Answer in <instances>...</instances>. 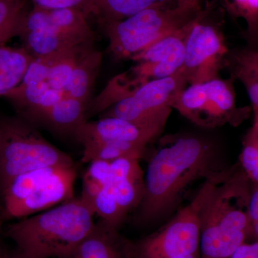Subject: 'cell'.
<instances>
[{"instance_id": "obj_1", "label": "cell", "mask_w": 258, "mask_h": 258, "mask_svg": "<svg viewBox=\"0 0 258 258\" xmlns=\"http://www.w3.org/2000/svg\"><path fill=\"white\" fill-rule=\"evenodd\" d=\"M166 138L148 164L136 217L141 225L169 216L195 181L217 177L227 170L220 167L215 150L204 139L192 136Z\"/></svg>"}, {"instance_id": "obj_2", "label": "cell", "mask_w": 258, "mask_h": 258, "mask_svg": "<svg viewBox=\"0 0 258 258\" xmlns=\"http://www.w3.org/2000/svg\"><path fill=\"white\" fill-rule=\"evenodd\" d=\"M92 205L81 197L3 227L1 235L28 258L66 257L95 225Z\"/></svg>"}, {"instance_id": "obj_3", "label": "cell", "mask_w": 258, "mask_h": 258, "mask_svg": "<svg viewBox=\"0 0 258 258\" xmlns=\"http://www.w3.org/2000/svg\"><path fill=\"white\" fill-rule=\"evenodd\" d=\"M250 186L243 171L232 169L215 185L200 216V258H230L251 237Z\"/></svg>"}, {"instance_id": "obj_4", "label": "cell", "mask_w": 258, "mask_h": 258, "mask_svg": "<svg viewBox=\"0 0 258 258\" xmlns=\"http://www.w3.org/2000/svg\"><path fill=\"white\" fill-rule=\"evenodd\" d=\"M73 166L72 158L47 142L28 120L19 115L0 119V195L25 173Z\"/></svg>"}, {"instance_id": "obj_5", "label": "cell", "mask_w": 258, "mask_h": 258, "mask_svg": "<svg viewBox=\"0 0 258 258\" xmlns=\"http://www.w3.org/2000/svg\"><path fill=\"white\" fill-rule=\"evenodd\" d=\"M200 13L179 9L174 0H159L128 18L101 25L113 57L131 60L163 37L187 25Z\"/></svg>"}, {"instance_id": "obj_6", "label": "cell", "mask_w": 258, "mask_h": 258, "mask_svg": "<svg viewBox=\"0 0 258 258\" xmlns=\"http://www.w3.org/2000/svg\"><path fill=\"white\" fill-rule=\"evenodd\" d=\"M76 166L46 167L15 178L0 195L5 222L74 199Z\"/></svg>"}, {"instance_id": "obj_7", "label": "cell", "mask_w": 258, "mask_h": 258, "mask_svg": "<svg viewBox=\"0 0 258 258\" xmlns=\"http://www.w3.org/2000/svg\"><path fill=\"white\" fill-rule=\"evenodd\" d=\"M204 181L192 200L160 230L132 243V258H171L200 252V216L217 183L225 175Z\"/></svg>"}, {"instance_id": "obj_8", "label": "cell", "mask_w": 258, "mask_h": 258, "mask_svg": "<svg viewBox=\"0 0 258 258\" xmlns=\"http://www.w3.org/2000/svg\"><path fill=\"white\" fill-rule=\"evenodd\" d=\"M234 81L220 77L189 85L174 98L171 108L203 128L238 126L252 115V106H237Z\"/></svg>"}, {"instance_id": "obj_9", "label": "cell", "mask_w": 258, "mask_h": 258, "mask_svg": "<svg viewBox=\"0 0 258 258\" xmlns=\"http://www.w3.org/2000/svg\"><path fill=\"white\" fill-rule=\"evenodd\" d=\"M188 85L181 69L175 74L154 80L105 111L103 117H116L161 135L174 98Z\"/></svg>"}, {"instance_id": "obj_10", "label": "cell", "mask_w": 258, "mask_h": 258, "mask_svg": "<svg viewBox=\"0 0 258 258\" xmlns=\"http://www.w3.org/2000/svg\"><path fill=\"white\" fill-rule=\"evenodd\" d=\"M206 16V10H202L193 20L186 37L182 70L188 85L220 78L230 51L221 30L207 21Z\"/></svg>"}, {"instance_id": "obj_11", "label": "cell", "mask_w": 258, "mask_h": 258, "mask_svg": "<svg viewBox=\"0 0 258 258\" xmlns=\"http://www.w3.org/2000/svg\"><path fill=\"white\" fill-rule=\"evenodd\" d=\"M83 149L113 142L148 144L157 138V134L141 128L128 120L116 117H102L95 121L84 122L74 134Z\"/></svg>"}, {"instance_id": "obj_12", "label": "cell", "mask_w": 258, "mask_h": 258, "mask_svg": "<svg viewBox=\"0 0 258 258\" xmlns=\"http://www.w3.org/2000/svg\"><path fill=\"white\" fill-rule=\"evenodd\" d=\"M132 243L118 229L100 220L79 245L62 258H132Z\"/></svg>"}, {"instance_id": "obj_13", "label": "cell", "mask_w": 258, "mask_h": 258, "mask_svg": "<svg viewBox=\"0 0 258 258\" xmlns=\"http://www.w3.org/2000/svg\"><path fill=\"white\" fill-rule=\"evenodd\" d=\"M139 160L123 157L111 162V183L117 203L125 217L138 208L143 197L144 173Z\"/></svg>"}, {"instance_id": "obj_14", "label": "cell", "mask_w": 258, "mask_h": 258, "mask_svg": "<svg viewBox=\"0 0 258 258\" xmlns=\"http://www.w3.org/2000/svg\"><path fill=\"white\" fill-rule=\"evenodd\" d=\"M3 96L14 106L19 116L34 124L44 111L60 101L64 94L43 82L35 85L20 83Z\"/></svg>"}, {"instance_id": "obj_15", "label": "cell", "mask_w": 258, "mask_h": 258, "mask_svg": "<svg viewBox=\"0 0 258 258\" xmlns=\"http://www.w3.org/2000/svg\"><path fill=\"white\" fill-rule=\"evenodd\" d=\"M88 104L77 98L64 96L44 111L35 123H42L60 134L74 135L86 120Z\"/></svg>"}, {"instance_id": "obj_16", "label": "cell", "mask_w": 258, "mask_h": 258, "mask_svg": "<svg viewBox=\"0 0 258 258\" xmlns=\"http://www.w3.org/2000/svg\"><path fill=\"white\" fill-rule=\"evenodd\" d=\"M224 68L228 70L231 78L243 85L252 106L258 108V50L243 48L229 51Z\"/></svg>"}, {"instance_id": "obj_17", "label": "cell", "mask_w": 258, "mask_h": 258, "mask_svg": "<svg viewBox=\"0 0 258 258\" xmlns=\"http://www.w3.org/2000/svg\"><path fill=\"white\" fill-rule=\"evenodd\" d=\"M102 60V52L93 47L86 52L78 62L62 91L64 96L77 98L89 104Z\"/></svg>"}, {"instance_id": "obj_18", "label": "cell", "mask_w": 258, "mask_h": 258, "mask_svg": "<svg viewBox=\"0 0 258 258\" xmlns=\"http://www.w3.org/2000/svg\"><path fill=\"white\" fill-rule=\"evenodd\" d=\"M34 58L23 47L0 45V96L20 84Z\"/></svg>"}, {"instance_id": "obj_19", "label": "cell", "mask_w": 258, "mask_h": 258, "mask_svg": "<svg viewBox=\"0 0 258 258\" xmlns=\"http://www.w3.org/2000/svg\"><path fill=\"white\" fill-rule=\"evenodd\" d=\"M93 47V44H89L50 55V69L47 79L50 87L57 91H63L78 62Z\"/></svg>"}, {"instance_id": "obj_20", "label": "cell", "mask_w": 258, "mask_h": 258, "mask_svg": "<svg viewBox=\"0 0 258 258\" xmlns=\"http://www.w3.org/2000/svg\"><path fill=\"white\" fill-rule=\"evenodd\" d=\"M158 1L159 0H93L101 24L123 20Z\"/></svg>"}, {"instance_id": "obj_21", "label": "cell", "mask_w": 258, "mask_h": 258, "mask_svg": "<svg viewBox=\"0 0 258 258\" xmlns=\"http://www.w3.org/2000/svg\"><path fill=\"white\" fill-rule=\"evenodd\" d=\"M252 123L244 136L240 154L241 170L251 184L258 185V108L252 106Z\"/></svg>"}, {"instance_id": "obj_22", "label": "cell", "mask_w": 258, "mask_h": 258, "mask_svg": "<svg viewBox=\"0 0 258 258\" xmlns=\"http://www.w3.org/2000/svg\"><path fill=\"white\" fill-rule=\"evenodd\" d=\"M29 0H0V45L18 37Z\"/></svg>"}, {"instance_id": "obj_23", "label": "cell", "mask_w": 258, "mask_h": 258, "mask_svg": "<svg viewBox=\"0 0 258 258\" xmlns=\"http://www.w3.org/2000/svg\"><path fill=\"white\" fill-rule=\"evenodd\" d=\"M147 146L144 144L128 143V142H113L101 144L96 147L83 149L81 161L90 163L94 160L112 162L123 157L137 158L143 157Z\"/></svg>"}, {"instance_id": "obj_24", "label": "cell", "mask_w": 258, "mask_h": 258, "mask_svg": "<svg viewBox=\"0 0 258 258\" xmlns=\"http://www.w3.org/2000/svg\"><path fill=\"white\" fill-rule=\"evenodd\" d=\"M231 16L244 23L247 40L258 43V0H222Z\"/></svg>"}, {"instance_id": "obj_25", "label": "cell", "mask_w": 258, "mask_h": 258, "mask_svg": "<svg viewBox=\"0 0 258 258\" xmlns=\"http://www.w3.org/2000/svg\"><path fill=\"white\" fill-rule=\"evenodd\" d=\"M111 181V162L101 160L91 161L83 175V190L81 198L92 205L97 194L109 184Z\"/></svg>"}, {"instance_id": "obj_26", "label": "cell", "mask_w": 258, "mask_h": 258, "mask_svg": "<svg viewBox=\"0 0 258 258\" xmlns=\"http://www.w3.org/2000/svg\"><path fill=\"white\" fill-rule=\"evenodd\" d=\"M93 208L100 220L119 230L125 217L117 203L111 183L104 186L94 198Z\"/></svg>"}, {"instance_id": "obj_27", "label": "cell", "mask_w": 258, "mask_h": 258, "mask_svg": "<svg viewBox=\"0 0 258 258\" xmlns=\"http://www.w3.org/2000/svg\"><path fill=\"white\" fill-rule=\"evenodd\" d=\"M33 6L42 9L56 10L75 8L81 10L86 15L97 16V10L93 0H30Z\"/></svg>"}, {"instance_id": "obj_28", "label": "cell", "mask_w": 258, "mask_h": 258, "mask_svg": "<svg viewBox=\"0 0 258 258\" xmlns=\"http://www.w3.org/2000/svg\"><path fill=\"white\" fill-rule=\"evenodd\" d=\"M50 63V56L35 57L29 66L26 74L20 83L23 85H35L47 82Z\"/></svg>"}, {"instance_id": "obj_29", "label": "cell", "mask_w": 258, "mask_h": 258, "mask_svg": "<svg viewBox=\"0 0 258 258\" xmlns=\"http://www.w3.org/2000/svg\"><path fill=\"white\" fill-rule=\"evenodd\" d=\"M251 237L258 241V185L251 184L249 200Z\"/></svg>"}, {"instance_id": "obj_30", "label": "cell", "mask_w": 258, "mask_h": 258, "mask_svg": "<svg viewBox=\"0 0 258 258\" xmlns=\"http://www.w3.org/2000/svg\"><path fill=\"white\" fill-rule=\"evenodd\" d=\"M230 258H258V241L244 242Z\"/></svg>"}, {"instance_id": "obj_31", "label": "cell", "mask_w": 258, "mask_h": 258, "mask_svg": "<svg viewBox=\"0 0 258 258\" xmlns=\"http://www.w3.org/2000/svg\"><path fill=\"white\" fill-rule=\"evenodd\" d=\"M15 247V246H14ZM0 258H28L24 256L16 247L12 248L3 240L0 235Z\"/></svg>"}, {"instance_id": "obj_32", "label": "cell", "mask_w": 258, "mask_h": 258, "mask_svg": "<svg viewBox=\"0 0 258 258\" xmlns=\"http://www.w3.org/2000/svg\"><path fill=\"white\" fill-rule=\"evenodd\" d=\"M179 9L190 13H198L201 11L200 0H174Z\"/></svg>"}, {"instance_id": "obj_33", "label": "cell", "mask_w": 258, "mask_h": 258, "mask_svg": "<svg viewBox=\"0 0 258 258\" xmlns=\"http://www.w3.org/2000/svg\"><path fill=\"white\" fill-rule=\"evenodd\" d=\"M5 223L4 218H3V205H2L1 200H0V235H1Z\"/></svg>"}]
</instances>
